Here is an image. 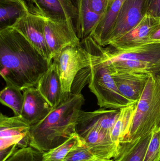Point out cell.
Returning <instances> with one entry per match:
<instances>
[{
  "mask_svg": "<svg viewBox=\"0 0 160 161\" xmlns=\"http://www.w3.org/2000/svg\"><path fill=\"white\" fill-rule=\"evenodd\" d=\"M147 13V0H126L118 12L105 46L130 31Z\"/></svg>",
  "mask_w": 160,
  "mask_h": 161,
  "instance_id": "obj_9",
  "label": "cell"
},
{
  "mask_svg": "<svg viewBox=\"0 0 160 161\" xmlns=\"http://www.w3.org/2000/svg\"><path fill=\"white\" fill-rule=\"evenodd\" d=\"M36 88L53 108L57 107L65 99L61 80L52 62L41 76Z\"/></svg>",
  "mask_w": 160,
  "mask_h": 161,
  "instance_id": "obj_15",
  "label": "cell"
},
{
  "mask_svg": "<svg viewBox=\"0 0 160 161\" xmlns=\"http://www.w3.org/2000/svg\"><path fill=\"white\" fill-rule=\"evenodd\" d=\"M84 103L80 92H71L42 121L32 126L29 147L42 154L77 133L78 118Z\"/></svg>",
  "mask_w": 160,
  "mask_h": 161,
  "instance_id": "obj_2",
  "label": "cell"
},
{
  "mask_svg": "<svg viewBox=\"0 0 160 161\" xmlns=\"http://www.w3.org/2000/svg\"><path fill=\"white\" fill-rule=\"evenodd\" d=\"M32 126L21 116L9 117L0 114L1 158H4L12 147L19 148L29 147Z\"/></svg>",
  "mask_w": 160,
  "mask_h": 161,
  "instance_id": "obj_7",
  "label": "cell"
},
{
  "mask_svg": "<svg viewBox=\"0 0 160 161\" xmlns=\"http://www.w3.org/2000/svg\"><path fill=\"white\" fill-rule=\"evenodd\" d=\"M62 84L65 99L69 96L77 75L91 65L90 53L82 45L64 48L52 59Z\"/></svg>",
  "mask_w": 160,
  "mask_h": 161,
  "instance_id": "obj_5",
  "label": "cell"
},
{
  "mask_svg": "<svg viewBox=\"0 0 160 161\" xmlns=\"http://www.w3.org/2000/svg\"><path fill=\"white\" fill-rule=\"evenodd\" d=\"M28 11L29 7L25 1L0 0V30L11 26Z\"/></svg>",
  "mask_w": 160,
  "mask_h": 161,
  "instance_id": "obj_19",
  "label": "cell"
},
{
  "mask_svg": "<svg viewBox=\"0 0 160 161\" xmlns=\"http://www.w3.org/2000/svg\"><path fill=\"white\" fill-rule=\"evenodd\" d=\"M80 139L79 133H75L60 145L42 154L40 161H63Z\"/></svg>",
  "mask_w": 160,
  "mask_h": 161,
  "instance_id": "obj_24",
  "label": "cell"
},
{
  "mask_svg": "<svg viewBox=\"0 0 160 161\" xmlns=\"http://www.w3.org/2000/svg\"><path fill=\"white\" fill-rule=\"evenodd\" d=\"M24 1L27 2L28 6H30L34 4L36 0H24Z\"/></svg>",
  "mask_w": 160,
  "mask_h": 161,
  "instance_id": "obj_33",
  "label": "cell"
},
{
  "mask_svg": "<svg viewBox=\"0 0 160 161\" xmlns=\"http://www.w3.org/2000/svg\"><path fill=\"white\" fill-rule=\"evenodd\" d=\"M160 22L148 13L141 22L130 31L110 43L109 46L116 50H121L138 47L150 42L151 35Z\"/></svg>",
  "mask_w": 160,
  "mask_h": 161,
  "instance_id": "obj_12",
  "label": "cell"
},
{
  "mask_svg": "<svg viewBox=\"0 0 160 161\" xmlns=\"http://www.w3.org/2000/svg\"><path fill=\"white\" fill-rule=\"evenodd\" d=\"M160 128V75L150 74L138 100L129 130L123 141L152 134Z\"/></svg>",
  "mask_w": 160,
  "mask_h": 161,
  "instance_id": "obj_3",
  "label": "cell"
},
{
  "mask_svg": "<svg viewBox=\"0 0 160 161\" xmlns=\"http://www.w3.org/2000/svg\"><path fill=\"white\" fill-rule=\"evenodd\" d=\"M90 8L96 13L103 16L107 10L110 0H87Z\"/></svg>",
  "mask_w": 160,
  "mask_h": 161,
  "instance_id": "obj_28",
  "label": "cell"
},
{
  "mask_svg": "<svg viewBox=\"0 0 160 161\" xmlns=\"http://www.w3.org/2000/svg\"><path fill=\"white\" fill-rule=\"evenodd\" d=\"M102 16L93 11L87 0H82L80 12V28L78 37L82 41L91 36Z\"/></svg>",
  "mask_w": 160,
  "mask_h": 161,
  "instance_id": "obj_21",
  "label": "cell"
},
{
  "mask_svg": "<svg viewBox=\"0 0 160 161\" xmlns=\"http://www.w3.org/2000/svg\"><path fill=\"white\" fill-rule=\"evenodd\" d=\"M88 161H114L113 159H104L96 158L92 160Z\"/></svg>",
  "mask_w": 160,
  "mask_h": 161,
  "instance_id": "obj_32",
  "label": "cell"
},
{
  "mask_svg": "<svg viewBox=\"0 0 160 161\" xmlns=\"http://www.w3.org/2000/svg\"><path fill=\"white\" fill-rule=\"evenodd\" d=\"M77 132L98 158L111 159L117 153L119 146L110 135L91 125L77 126Z\"/></svg>",
  "mask_w": 160,
  "mask_h": 161,
  "instance_id": "obj_10",
  "label": "cell"
},
{
  "mask_svg": "<svg viewBox=\"0 0 160 161\" xmlns=\"http://www.w3.org/2000/svg\"><path fill=\"white\" fill-rule=\"evenodd\" d=\"M89 53L91 65L88 87L95 96L100 108L120 109L134 102L120 92L107 65L99 62Z\"/></svg>",
  "mask_w": 160,
  "mask_h": 161,
  "instance_id": "obj_4",
  "label": "cell"
},
{
  "mask_svg": "<svg viewBox=\"0 0 160 161\" xmlns=\"http://www.w3.org/2000/svg\"><path fill=\"white\" fill-rule=\"evenodd\" d=\"M103 64L107 65L121 94L133 102L138 101L142 96L150 75L116 70L109 65Z\"/></svg>",
  "mask_w": 160,
  "mask_h": 161,
  "instance_id": "obj_13",
  "label": "cell"
},
{
  "mask_svg": "<svg viewBox=\"0 0 160 161\" xmlns=\"http://www.w3.org/2000/svg\"><path fill=\"white\" fill-rule=\"evenodd\" d=\"M50 64L19 32L0 30V74L6 84L22 91L37 87Z\"/></svg>",
  "mask_w": 160,
  "mask_h": 161,
  "instance_id": "obj_1",
  "label": "cell"
},
{
  "mask_svg": "<svg viewBox=\"0 0 160 161\" xmlns=\"http://www.w3.org/2000/svg\"><path fill=\"white\" fill-rule=\"evenodd\" d=\"M24 102L21 116L31 126L45 118L53 108L43 97L36 87L23 91Z\"/></svg>",
  "mask_w": 160,
  "mask_h": 161,
  "instance_id": "obj_14",
  "label": "cell"
},
{
  "mask_svg": "<svg viewBox=\"0 0 160 161\" xmlns=\"http://www.w3.org/2000/svg\"><path fill=\"white\" fill-rule=\"evenodd\" d=\"M152 134L131 141L120 142L114 161H143Z\"/></svg>",
  "mask_w": 160,
  "mask_h": 161,
  "instance_id": "obj_17",
  "label": "cell"
},
{
  "mask_svg": "<svg viewBox=\"0 0 160 161\" xmlns=\"http://www.w3.org/2000/svg\"><path fill=\"white\" fill-rule=\"evenodd\" d=\"M3 1H15V2H23L24 0H3Z\"/></svg>",
  "mask_w": 160,
  "mask_h": 161,
  "instance_id": "obj_34",
  "label": "cell"
},
{
  "mask_svg": "<svg viewBox=\"0 0 160 161\" xmlns=\"http://www.w3.org/2000/svg\"><path fill=\"white\" fill-rule=\"evenodd\" d=\"M46 19L27 12L9 27L19 32L50 63L52 61L44 33Z\"/></svg>",
  "mask_w": 160,
  "mask_h": 161,
  "instance_id": "obj_8",
  "label": "cell"
},
{
  "mask_svg": "<svg viewBox=\"0 0 160 161\" xmlns=\"http://www.w3.org/2000/svg\"><path fill=\"white\" fill-rule=\"evenodd\" d=\"M138 101L119 109V114L112 131V140L117 145L123 141L128 134L133 116L136 111Z\"/></svg>",
  "mask_w": 160,
  "mask_h": 161,
  "instance_id": "obj_20",
  "label": "cell"
},
{
  "mask_svg": "<svg viewBox=\"0 0 160 161\" xmlns=\"http://www.w3.org/2000/svg\"><path fill=\"white\" fill-rule=\"evenodd\" d=\"M96 158H98L81 137L80 142L70 150L63 161H88Z\"/></svg>",
  "mask_w": 160,
  "mask_h": 161,
  "instance_id": "obj_26",
  "label": "cell"
},
{
  "mask_svg": "<svg viewBox=\"0 0 160 161\" xmlns=\"http://www.w3.org/2000/svg\"><path fill=\"white\" fill-rule=\"evenodd\" d=\"M2 161H15V157L13 153L5 158Z\"/></svg>",
  "mask_w": 160,
  "mask_h": 161,
  "instance_id": "obj_31",
  "label": "cell"
},
{
  "mask_svg": "<svg viewBox=\"0 0 160 161\" xmlns=\"http://www.w3.org/2000/svg\"><path fill=\"white\" fill-rule=\"evenodd\" d=\"M126 0H110L105 14L91 36L101 46H105L107 40L112 30L116 17Z\"/></svg>",
  "mask_w": 160,
  "mask_h": 161,
  "instance_id": "obj_16",
  "label": "cell"
},
{
  "mask_svg": "<svg viewBox=\"0 0 160 161\" xmlns=\"http://www.w3.org/2000/svg\"><path fill=\"white\" fill-rule=\"evenodd\" d=\"M21 92L13 85L6 84L0 93L1 103L12 109L16 116H20L22 112L24 96Z\"/></svg>",
  "mask_w": 160,
  "mask_h": 161,
  "instance_id": "obj_23",
  "label": "cell"
},
{
  "mask_svg": "<svg viewBox=\"0 0 160 161\" xmlns=\"http://www.w3.org/2000/svg\"><path fill=\"white\" fill-rule=\"evenodd\" d=\"M150 41L158 42H160V22L156 30L151 35Z\"/></svg>",
  "mask_w": 160,
  "mask_h": 161,
  "instance_id": "obj_30",
  "label": "cell"
},
{
  "mask_svg": "<svg viewBox=\"0 0 160 161\" xmlns=\"http://www.w3.org/2000/svg\"><path fill=\"white\" fill-rule=\"evenodd\" d=\"M44 33L52 59L65 47L80 45L75 29L68 23L55 22L46 19Z\"/></svg>",
  "mask_w": 160,
  "mask_h": 161,
  "instance_id": "obj_11",
  "label": "cell"
},
{
  "mask_svg": "<svg viewBox=\"0 0 160 161\" xmlns=\"http://www.w3.org/2000/svg\"><path fill=\"white\" fill-rule=\"evenodd\" d=\"M95 58H96L95 57ZM96 59H97L96 58ZM106 65H109L114 69L122 71L147 74L148 75L157 74L160 72V67L158 65L152 62L142 60H120Z\"/></svg>",
  "mask_w": 160,
  "mask_h": 161,
  "instance_id": "obj_22",
  "label": "cell"
},
{
  "mask_svg": "<svg viewBox=\"0 0 160 161\" xmlns=\"http://www.w3.org/2000/svg\"><path fill=\"white\" fill-rule=\"evenodd\" d=\"M65 11L70 24L76 31L77 36L80 28V12L82 0H60Z\"/></svg>",
  "mask_w": 160,
  "mask_h": 161,
  "instance_id": "obj_25",
  "label": "cell"
},
{
  "mask_svg": "<svg viewBox=\"0 0 160 161\" xmlns=\"http://www.w3.org/2000/svg\"><path fill=\"white\" fill-rule=\"evenodd\" d=\"M28 7L30 12L45 19L55 22L68 23L71 25L60 0H36Z\"/></svg>",
  "mask_w": 160,
  "mask_h": 161,
  "instance_id": "obj_18",
  "label": "cell"
},
{
  "mask_svg": "<svg viewBox=\"0 0 160 161\" xmlns=\"http://www.w3.org/2000/svg\"><path fill=\"white\" fill-rule=\"evenodd\" d=\"M143 161H160V128L152 133Z\"/></svg>",
  "mask_w": 160,
  "mask_h": 161,
  "instance_id": "obj_27",
  "label": "cell"
},
{
  "mask_svg": "<svg viewBox=\"0 0 160 161\" xmlns=\"http://www.w3.org/2000/svg\"><path fill=\"white\" fill-rule=\"evenodd\" d=\"M90 46L97 59L104 64L120 60H139L152 62L160 67V42H158L151 41L134 48L118 50L111 46L104 48L92 39Z\"/></svg>",
  "mask_w": 160,
  "mask_h": 161,
  "instance_id": "obj_6",
  "label": "cell"
},
{
  "mask_svg": "<svg viewBox=\"0 0 160 161\" xmlns=\"http://www.w3.org/2000/svg\"><path fill=\"white\" fill-rule=\"evenodd\" d=\"M147 13L160 19V0H147Z\"/></svg>",
  "mask_w": 160,
  "mask_h": 161,
  "instance_id": "obj_29",
  "label": "cell"
}]
</instances>
